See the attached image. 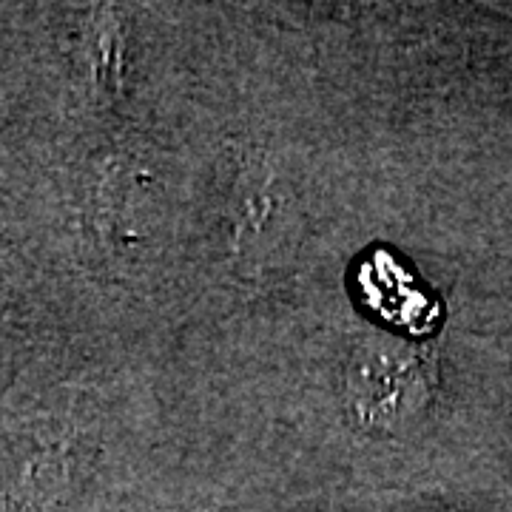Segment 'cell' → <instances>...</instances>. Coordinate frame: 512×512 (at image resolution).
Returning a JSON list of instances; mask_svg holds the SVG:
<instances>
[{
    "label": "cell",
    "mask_w": 512,
    "mask_h": 512,
    "mask_svg": "<svg viewBox=\"0 0 512 512\" xmlns=\"http://www.w3.org/2000/svg\"><path fill=\"white\" fill-rule=\"evenodd\" d=\"M15 322H12V311L9 302L0 299V382L12 373L15 367V356H18V333H15Z\"/></svg>",
    "instance_id": "cell-2"
},
{
    "label": "cell",
    "mask_w": 512,
    "mask_h": 512,
    "mask_svg": "<svg viewBox=\"0 0 512 512\" xmlns=\"http://www.w3.org/2000/svg\"><path fill=\"white\" fill-rule=\"evenodd\" d=\"M436 382L433 356L404 342H367L350 359L345 396L350 413L367 430H396L430 399Z\"/></svg>",
    "instance_id": "cell-1"
}]
</instances>
